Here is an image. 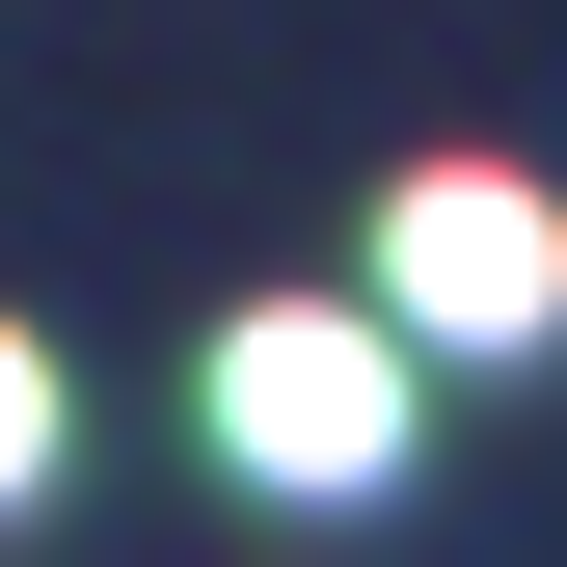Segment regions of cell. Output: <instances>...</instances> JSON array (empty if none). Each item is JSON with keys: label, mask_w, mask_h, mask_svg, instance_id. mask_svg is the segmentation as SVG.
<instances>
[{"label": "cell", "mask_w": 567, "mask_h": 567, "mask_svg": "<svg viewBox=\"0 0 567 567\" xmlns=\"http://www.w3.org/2000/svg\"><path fill=\"white\" fill-rule=\"evenodd\" d=\"M217 460L244 486H379L405 460V351L379 324H244L217 351Z\"/></svg>", "instance_id": "obj_1"}, {"label": "cell", "mask_w": 567, "mask_h": 567, "mask_svg": "<svg viewBox=\"0 0 567 567\" xmlns=\"http://www.w3.org/2000/svg\"><path fill=\"white\" fill-rule=\"evenodd\" d=\"M379 270H405V324H460V351H540V324H567V217H540L514 163H433V189L379 217Z\"/></svg>", "instance_id": "obj_2"}, {"label": "cell", "mask_w": 567, "mask_h": 567, "mask_svg": "<svg viewBox=\"0 0 567 567\" xmlns=\"http://www.w3.org/2000/svg\"><path fill=\"white\" fill-rule=\"evenodd\" d=\"M0 486H54V351L0 324Z\"/></svg>", "instance_id": "obj_3"}]
</instances>
